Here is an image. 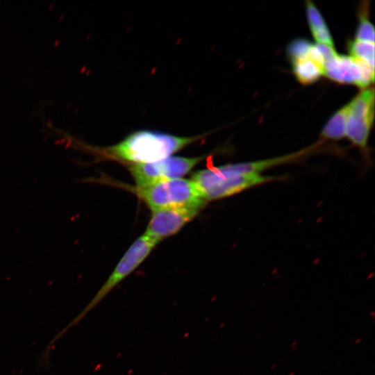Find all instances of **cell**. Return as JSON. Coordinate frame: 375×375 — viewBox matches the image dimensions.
I'll return each mask as SVG.
<instances>
[{"label":"cell","instance_id":"1","mask_svg":"<svg viewBox=\"0 0 375 375\" xmlns=\"http://www.w3.org/2000/svg\"><path fill=\"white\" fill-rule=\"evenodd\" d=\"M56 135L68 147L90 152L98 157L134 164L149 163L164 159L203 137V135L183 137L141 130L132 133L116 144L101 147L86 144L62 129H58Z\"/></svg>","mask_w":375,"mask_h":375},{"label":"cell","instance_id":"2","mask_svg":"<svg viewBox=\"0 0 375 375\" xmlns=\"http://www.w3.org/2000/svg\"><path fill=\"white\" fill-rule=\"evenodd\" d=\"M281 176L240 173L235 163L203 169L192 178L199 196L206 201L239 194L244 190L281 179Z\"/></svg>","mask_w":375,"mask_h":375},{"label":"cell","instance_id":"3","mask_svg":"<svg viewBox=\"0 0 375 375\" xmlns=\"http://www.w3.org/2000/svg\"><path fill=\"white\" fill-rule=\"evenodd\" d=\"M157 244V242L144 234L138 238L127 249L94 297L51 340L44 353L49 354L54 344L69 329L78 324L118 284L131 274L144 261Z\"/></svg>","mask_w":375,"mask_h":375},{"label":"cell","instance_id":"4","mask_svg":"<svg viewBox=\"0 0 375 375\" xmlns=\"http://www.w3.org/2000/svg\"><path fill=\"white\" fill-rule=\"evenodd\" d=\"M137 194L153 212L185 206H204L206 203L192 181L182 178L137 187Z\"/></svg>","mask_w":375,"mask_h":375},{"label":"cell","instance_id":"5","mask_svg":"<svg viewBox=\"0 0 375 375\" xmlns=\"http://www.w3.org/2000/svg\"><path fill=\"white\" fill-rule=\"evenodd\" d=\"M347 106L345 136L365 153L374 119V88L364 89Z\"/></svg>","mask_w":375,"mask_h":375},{"label":"cell","instance_id":"6","mask_svg":"<svg viewBox=\"0 0 375 375\" xmlns=\"http://www.w3.org/2000/svg\"><path fill=\"white\" fill-rule=\"evenodd\" d=\"M204 158L205 156H170L153 162L133 164L130 167V172L137 187H144L162 181L181 178Z\"/></svg>","mask_w":375,"mask_h":375},{"label":"cell","instance_id":"7","mask_svg":"<svg viewBox=\"0 0 375 375\" xmlns=\"http://www.w3.org/2000/svg\"><path fill=\"white\" fill-rule=\"evenodd\" d=\"M324 75L339 83L355 85L365 89L374 83V68L350 56L338 54L324 65Z\"/></svg>","mask_w":375,"mask_h":375},{"label":"cell","instance_id":"8","mask_svg":"<svg viewBox=\"0 0 375 375\" xmlns=\"http://www.w3.org/2000/svg\"><path fill=\"white\" fill-rule=\"evenodd\" d=\"M202 206L166 208L153 212L144 234L159 243L176 233L203 208Z\"/></svg>","mask_w":375,"mask_h":375},{"label":"cell","instance_id":"9","mask_svg":"<svg viewBox=\"0 0 375 375\" xmlns=\"http://www.w3.org/2000/svg\"><path fill=\"white\" fill-rule=\"evenodd\" d=\"M306 8L308 24L314 39L319 44L335 48L328 27L315 3L310 1H306Z\"/></svg>","mask_w":375,"mask_h":375},{"label":"cell","instance_id":"10","mask_svg":"<svg viewBox=\"0 0 375 375\" xmlns=\"http://www.w3.org/2000/svg\"><path fill=\"white\" fill-rule=\"evenodd\" d=\"M292 72L297 81L303 85L317 81L324 75L323 68L310 58L308 54L291 61Z\"/></svg>","mask_w":375,"mask_h":375},{"label":"cell","instance_id":"11","mask_svg":"<svg viewBox=\"0 0 375 375\" xmlns=\"http://www.w3.org/2000/svg\"><path fill=\"white\" fill-rule=\"evenodd\" d=\"M347 117V106L345 105L335 112L327 122L320 133L322 140H337L344 138Z\"/></svg>","mask_w":375,"mask_h":375},{"label":"cell","instance_id":"12","mask_svg":"<svg viewBox=\"0 0 375 375\" xmlns=\"http://www.w3.org/2000/svg\"><path fill=\"white\" fill-rule=\"evenodd\" d=\"M348 50L350 56L360 59L374 68V43L355 39L348 43Z\"/></svg>","mask_w":375,"mask_h":375},{"label":"cell","instance_id":"13","mask_svg":"<svg viewBox=\"0 0 375 375\" xmlns=\"http://www.w3.org/2000/svg\"><path fill=\"white\" fill-rule=\"evenodd\" d=\"M367 6H362L359 24L356 31V40L374 43V28L368 19Z\"/></svg>","mask_w":375,"mask_h":375},{"label":"cell","instance_id":"14","mask_svg":"<svg viewBox=\"0 0 375 375\" xmlns=\"http://www.w3.org/2000/svg\"><path fill=\"white\" fill-rule=\"evenodd\" d=\"M312 44L306 39L298 38L292 40L287 47V53L291 61L306 56Z\"/></svg>","mask_w":375,"mask_h":375}]
</instances>
